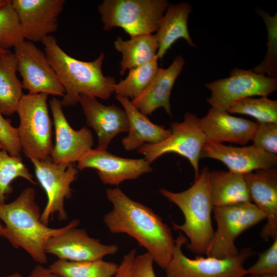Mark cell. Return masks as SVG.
<instances>
[{
	"instance_id": "1",
	"label": "cell",
	"mask_w": 277,
	"mask_h": 277,
	"mask_svg": "<svg viewBox=\"0 0 277 277\" xmlns=\"http://www.w3.org/2000/svg\"><path fill=\"white\" fill-rule=\"evenodd\" d=\"M112 209L104 217V222L113 233H124L136 240L147 250L153 261L165 269L175 248L171 229L148 207L134 201L119 188L106 190Z\"/></svg>"
},
{
	"instance_id": "2",
	"label": "cell",
	"mask_w": 277,
	"mask_h": 277,
	"mask_svg": "<svg viewBox=\"0 0 277 277\" xmlns=\"http://www.w3.org/2000/svg\"><path fill=\"white\" fill-rule=\"evenodd\" d=\"M42 43L50 64L65 90L61 101L62 106H75L81 95L103 100L111 96L116 81L102 72L103 53L93 61L84 62L67 54L51 35Z\"/></svg>"
},
{
	"instance_id": "3",
	"label": "cell",
	"mask_w": 277,
	"mask_h": 277,
	"mask_svg": "<svg viewBox=\"0 0 277 277\" xmlns=\"http://www.w3.org/2000/svg\"><path fill=\"white\" fill-rule=\"evenodd\" d=\"M41 216L32 187L24 189L12 202L0 204V221L5 225L9 242L15 248H23L33 260L43 265L47 262L45 245L48 240L64 232L73 220L54 229L43 224Z\"/></svg>"
},
{
	"instance_id": "4",
	"label": "cell",
	"mask_w": 277,
	"mask_h": 277,
	"mask_svg": "<svg viewBox=\"0 0 277 277\" xmlns=\"http://www.w3.org/2000/svg\"><path fill=\"white\" fill-rule=\"evenodd\" d=\"M209 171L207 167H204L193 185L184 191L173 192L163 188L159 191L182 211L184 223L182 225L173 223V229L186 234L189 240V243H186L187 248L197 255H206L214 233Z\"/></svg>"
},
{
	"instance_id": "5",
	"label": "cell",
	"mask_w": 277,
	"mask_h": 277,
	"mask_svg": "<svg viewBox=\"0 0 277 277\" xmlns=\"http://www.w3.org/2000/svg\"><path fill=\"white\" fill-rule=\"evenodd\" d=\"M48 94H23L17 108V131L22 151L30 160L50 157L53 148L52 125L47 100Z\"/></svg>"
},
{
	"instance_id": "6",
	"label": "cell",
	"mask_w": 277,
	"mask_h": 277,
	"mask_svg": "<svg viewBox=\"0 0 277 277\" xmlns=\"http://www.w3.org/2000/svg\"><path fill=\"white\" fill-rule=\"evenodd\" d=\"M169 5L166 0H105L98 10L104 30L120 27L133 36L156 32Z\"/></svg>"
},
{
	"instance_id": "7",
	"label": "cell",
	"mask_w": 277,
	"mask_h": 277,
	"mask_svg": "<svg viewBox=\"0 0 277 277\" xmlns=\"http://www.w3.org/2000/svg\"><path fill=\"white\" fill-rule=\"evenodd\" d=\"M187 239L180 233L175 240L172 258L165 269V277H244L245 261L253 254L251 248H244L236 255L218 259L197 255L191 259L183 253L182 247Z\"/></svg>"
},
{
	"instance_id": "8",
	"label": "cell",
	"mask_w": 277,
	"mask_h": 277,
	"mask_svg": "<svg viewBox=\"0 0 277 277\" xmlns=\"http://www.w3.org/2000/svg\"><path fill=\"white\" fill-rule=\"evenodd\" d=\"M217 228L207 256L223 259L239 253L235 239L244 231L265 219L264 214L252 202L213 207Z\"/></svg>"
},
{
	"instance_id": "9",
	"label": "cell",
	"mask_w": 277,
	"mask_h": 277,
	"mask_svg": "<svg viewBox=\"0 0 277 277\" xmlns=\"http://www.w3.org/2000/svg\"><path fill=\"white\" fill-rule=\"evenodd\" d=\"M170 129L171 134L165 140L156 144H144L137 149V152L149 164L167 153L182 155L189 161L196 180L200 175L199 162L202 148L207 142L201 127L200 118L187 112L183 122H172Z\"/></svg>"
},
{
	"instance_id": "10",
	"label": "cell",
	"mask_w": 277,
	"mask_h": 277,
	"mask_svg": "<svg viewBox=\"0 0 277 277\" xmlns=\"http://www.w3.org/2000/svg\"><path fill=\"white\" fill-rule=\"evenodd\" d=\"M211 92L207 99L212 108L227 111L234 102L253 96H267L277 90V78L258 74L251 70L235 68L229 76L206 83Z\"/></svg>"
},
{
	"instance_id": "11",
	"label": "cell",
	"mask_w": 277,
	"mask_h": 277,
	"mask_svg": "<svg viewBox=\"0 0 277 277\" xmlns=\"http://www.w3.org/2000/svg\"><path fill=\"white\" fill-rule=\"evenodd\" d=\"M30 160L34 165L36 177L47 196V203L41 213V221L48 226L50 216L55 213L60 221L66 220L64 201L71 196L70 185L76 179L77 168L74 163L55 164L50 156L44 160Z\"/></svg>"
},
{
	"instance_id": "12",
	"label": "cell",
	"mask_w": 277,
	"mask_h": 277,
	"mask_svg": "<svg viewBox=\"0 0 277 277\" xmlns=\"http://www.w3.org/2000/svg\"><path fill=\"white\" fill-rule=\"evenodd\" d=\"M17 70L24 89L29 93H46L64 96L65 90L46 55L33 43L24 41L14 47Z\"/></svg>"
},
{
	"instance_id": "13",
	"label": "cell",
	"mask_w": 277,
	"mask_h": 277,
	"mask_svg": "<svg viewBox=\"0 0 277 277\" xmlns=\"http://www.w3.org/2000/svg\"><path fill=\"white\" fill-rule=\"evenodd\" d=\"M79 223L78 220H73L72 225L64 232L51 237L45 245L46 253L61 260L87 261L103 259L117 251V245L103 244L90 237L85 229L77 228Z\"/></svg>"
},
{
	"instance_id": "14",
	"label": "cell",
	"mask_w": 277,
	"mask_h": 277,
	"mask_svg": "<svg viewBox=\"0 0 277 277\" xmlns=\"http://www.w3.org/2000/svg\"><path fill=\"white\" fill-rule=\"evenodd\" d=\"M65 0H13L11 4L17 15L24 39L42 42L56 31L58 16Z\"/></svg>"
},
{
	"instance_id": "15",
	"label": "cell",
	"mask_w": 277,
	"mask_h": 277,
	"mask_svg": "<svg viewBox=\"0 0 277 277\" xmlns=\"http://www.w3.org/2000/svg\"><path fill=\"white\" fill-rule=\"evenodd\" d=\"M55 127V145L50 156L56 164H69L77 162L92 149L94 139L91 131L86 127L73 129L66 120L61 101L53 97L49 101Z\"/></svg>"
},
{
	"instance_id": "16",
	"label": "cell",
	"mask_w": 277,
	"mask_h": 277,
	"mask_svg": "<svg viewBox=\"0 0 277 277\" xmlns=\"http://www.w3.org/2000/svg\"><path fill=\"white\" fill-rule=\"evenodd\" d=\"M87 168L96 169L102 182L110 185H118L152 171L150 164L144 158L121 157L96 148L88 151L77 161L78 169Z\"/></svg>"
},
{
	"instance_id": "17",
	"label": "cell",
	"mask_w": 277,
	"mask_h": 277,
	"mask_svg": "<svg viewBox=\"0 0 277 277\" xmlns=\"http://www.w3.org/2000/svg\"><path fill=\"white\" fill-rule=\"evenodd\" d=\"M243 175L251 202L267 220L260 233L262 238L266 241L277 239L276 169H260Z\"/></svg>"
},
{
	"instance_id": "18",
	"label": "cell",
	"mask_w": 277,
	"mask_h": 277,
	"mask_svg": "<svg viewBox=\"0 0 277 277\" xmlns=\"http://www.w3.org/2000/svg\"><path fill=\"white\" fill-rule=\"evenodd\" d=\"M201 157L219 160L229 171L241 174L275 168L277 164L276 155L261 150L253 145L233 147L220 143L207 142L202 148Z\"/></svg>"
},
{
	"instance_id": "19",
	"label": "cell",
	"mask_w": 277,
	"mask_h": 277,
	"mask_svg": "<svg viewBox=\"0 0 277 277\" xmlns=\"http://www.w3.org/2000/svg\"><path fill=\"white\" fill-rule=\"evenodd\" d=\"M78 103L86 123L96 133L97 149L106 150L112 140L121 132H128L129 122L124 110L115 105H105L96 98L81 95Z\"/></svg>"
},
{
	"instance_id": "20",
	"label": "cell",
	"mask_w": 277,
	"mask_h": 277,
	"mask_svg": "<svg viewBox=\"0 0 277 277\" xmlns=\"http://www.w3.org/2000/svg\"><path fill=\"white\" fill-rule=\"evenodd\" d=\"M200 125L207 142L245 145L252 140L258 123L211 107L200 118Z\"/></svg>"
},
{
	"instance_id": "21",
	"label": "cell",
	"mask_w": 277,
	"mask_h": 277,
	"mask_svg": "<svg viewBox=\"0 0 277 277\" xmlns=\"http://www.w3.org/2000/svg\"><path fill=\"white\" fill-rule=\"evenodd\" d=\"M185 64L182 56H176L167 68H159L154 77L145 91L132 100L134 106L145 115L151 114L159 107H163L172 115L170 96L173 85Z\"/></svg>"
},
{
	"instance_id": "22",
	"label": "cell",
	"mask_w": 277,
	"mask_h": 277,
	"mask_svg": "<svg viewBox=\"0 0 277 277\" xmlns=\"http://www.w3.org/2000/svg\"><path fill=\"white\" fill-rule=\"evenodd\" d=\"M116 98L123 106L128 118V134L122 140L125 150L137 149L145 144H156L170 135V129L153 123L134 106L128 98L116 95Z\"/></svg>"
},
{
	"instance_id": "23",
	"label": "cell",
	"mask_w": 277,
	"mask_h": 277,
	"mask_svg": "<svg viewBox=\"0 0 277 277\" xmlns=\"http://www.w3.org/2000/svg\"><path fill=\"white\" fill-rule=\"evenodd\" d=\"M191 11L192 6L188 3L169 5L154 35L158 44V59H162L171 46L181 38L191 47L196 48L188 29V19Z\"/></svg>"
},
{
	"instance_id": "24",
	"label": "cell",
	"mask_w": 277,
	"mask_h": 277,
	"mask_svg": "<svg viewBox=\"0 0 277 277\" xmlns=\"http://www.w3.org/2000/svg\"><path fill=\"white\" fill-rule=\"evenodd\" d=\"M209 183L213 207L251 202L243 174L229 170L210 171Z\"/></svg>"
},
{
	"instance_id": "25",
	"label": "cell",
	"mask_w": 277,
	"mask_h": 277,
	"mask_svg": "<svg viewBox=\"0 0 277 277\" xmlns=\"http://www.w3.org/2000/svg\"><path fill=\"white\" fill-rule=\"evenodd\" d=\"M114 46L122 55L121 75H123L127 69L144 65L157 58L158 44L155 35L152 34L130 36L127 41L118 37Z\"/></svg>"
},
{
	"instance_id": "26",
	"label": "cell",
	"mask_w": 277,
	"mask_h": 277,
	"mask_svg": "<svg viewBox=\"0 0 277 277\" xmlns=\"http://www.w3.org/2000/svg\"><path fill=\"white\" fill-rule=\"evenodd\" d=\"M17 61L14 53L0 55V110L3 114L16 112L24 94L22 83L16 76Z\"/></svg>"
},
{
	"instance_id": "27",
	"label": "cell",
	"mask_w": 277,
	"mask_h": 277,
	"mask_svg": "<svg viewBox=\"0 0 277 277\" xmlns=\"http://www.w3.org/2000/svg\"><path fill=\"white\" fill-rule=\"evenodd\" d=\"M118 265L103 259L71 261L58 259L48 269L60 277H113Z\"/></svg>"
},
{
	"instance_id": "28",
	"label": "cell",
	"mask_w": 277,
	"mask_h": 277,
	"mask_svg": "<svg viewBox=\"0 0 277 277\" xmlns=\"http://www.w3.org/2000/svg\"><path fill=\"white\" fill-rule=\"evenodd\" d=\"M158 58L140 67L129 70L127 77L113 86V92L132 100L138 97L147 88L159 67Z\"/></svg>"
},
{
	"instance_id": "29",
	"label": "cell",
	"mask_w": 277,
	"mask_h": 277,
	"mask_svg": "<svg viewBox=\"0 0 277 277\" xmlns=\"http://www.w3.org/2000/svg\"><path fill=\"white\" fill-rule=\"evenodd\" d=\"M17 177L24 178L33 185H36L33 175L29 172L21 157L10 155L3 149L0 150V204L12 192V182Z\"/></svg>"
},
{
	"instance_id": "30",
	"label": "cell",
	"mask_w": 277,
	"mask_h": 277,
	"mask_svg": "<svg viewBox=\"0 0 277 277\" xmlns=\"http://www.w3.org/2000/svg\"><path fill=\"white\" fill-rule=\"evenodd\" d=\"M226 111L252 116L259 123H277V101L267 96L240 100L233 103Z\"/></svg>"
},
{
	"instance_id": "31",
	"label": "cell",
	"mask_w": 277,
	"mask_h": 277,
	"mask_svg": "<svg viewBox=\"0 0 277 277\" xmlns=\"http://www.w3.org/2000/svg\"><path fill=\"white\" fill-rule=\"evenodd\" d=\"M258 13L264 21L267 32V50L264 60L251 70L258 74L266 73L269 77L277 78V13L273 16L263 10Z\"/></svg>"
},
{
	"instance_id": "32",
	"label": "cell",
	"mask_w": 277,
	"mask_h": 277,
	"mask_svg": "<svg viewBox=\"0 0 277 277\" xmlns=\"http://www.w3.org/2000/svg\"><path fill=\"white\" fill-rule=\"evenodd\" d=\"M25 40L11 1L0 8V49L9 50Z\"/></svg>"
},
{
	"instance_id": "33",
	"label": "cell",
	"mask_w": 277,
	"mask_h": 277,
	"mask_svg": "<svg viewBox=\"0 0 277 277\" xmlns=\"http://www.w3.org/2000/svg\"><path fill=\"white\" fill-rule=\"evenodd\" d=\"M258 123L253 136V145L264 152L277 154V123Z\"/></svg>"
},
{
	"instance_id": "34",
	"label": "cell",
	"mask_w": 277,
	"mask_h": 277,
	"mask_svg": "<svg viewBox=\"0 0 277 277\" xmlns=\"http://www.w3.org/2000/svg\"><path fill=\"white\" fill-rule=\"evenodd\" d=\"M257 261L246 269L248 274H277V239L265 251L259 253Z\"/></svg>"
},
{
	"instance_id": "35",
	"label": "cell",
	"mask_w": 277,
	"mask_h": 277,
	"mask_svg": "<svg viewBox=\"0 0 277 277\" xmlns=\"http://www.w3.org/2000/svg\"><path fill=\"white\" fill-rule=\"evenodd\" d=\"M0 110V142L4 149L11 156L21 157L22 148L17 129L2 115Z\"/></svg>"
},
{
	"instance_id": "36",
	"label": "cell",
	"mask_w": 277,
	"mask_h": 277,
	"mask_svg": "<svg viewBox=\"0 0 277 277\" xmlns=\"http://www.w3.org/2000/svg\"><path fill=\"white\" fill-rule=\"evenodd\" d=\"M153 262L148 252L135 256L132 266V276L156 277L153 269Z\"/></svg>"
},
{
	"instance_id": "37",
	"label": "cell",
	"mask_w": 277,
	"mask_h": 277,
	"mask_svg": "<svg viewBox=\"0 0 277 277\" xmlns=\"http://www.w3.org/2000/svg\"><path fill=\"white\" fill-rule=\"evenodd\" d=\"M135 255V249L130 250L126 254L113 277H133L132 266Z\"/></svg>"
},
{
	"instance_id": "38",
	"label": "cell",
	"mask_w": 277,
	"mask_h": 277,
	"mask_svg": "<svg viewBox=\"0 0 277 277\" xmlns=\"http://www.w3.org/2000/svg\"><path fill=\"white\" fill-rule=\"evenodd\" d=\"M28 277H60L42 265H36Z\"/></svg>"
},
{
	"instance_id": "39",
	"label": "cell",
	"mask_w": 277,
	"mask_h": 277,
	"mask_svg": "<svg viewBox=\"0 0 277 277\" xmlns=\"http://www.w3.org/2000/svg\"><path fill=\"white\" fill-rule=\"evenodd\" d=\"M0 236L4 238L9 241V236L4 226L0 222Z\"/></svg>"
},
{
	"instance_id": "40",
	"label": "cell",
	"mask_w": 277,
	"mask_h": 277,
	"mask_svg": "<svg viewBox=\"0 0 277 277\" xmlns=\"http://www.w3.org/2000/svg\"><path fill=\"white\" fill-rule=\"evenodd\" d=\"M248 276L244 277H277V274H249Z\"/></svg>"
},
{
	"instance_id": "41",
	"label": "cell",
	"mask_w": 277,
	"mask_h": 277,
	"mask_svg": "<svg viewBox=\"0 0 277 277\" xmlns=\"http://www.w3.org/2000/svg\"><path fill=\"white\" fill-rule=\"evenodd\" d=\"M3 277H22V276L20 273L16 272V273H13L12 274H9L8 275L3 276Z\"/></svg>"
},
{
	"instance_id": "42",
	"label": "cell",
	"mask_w": 277,
	"mask_h": 277,
	"mask_svg": "<svg viewBox=\"0 0 277 277\" xmlns=\"http://www.w3.org/2000/svg\"><path fill=\"white\" fill-rule=\"evenodd\" d=\"M8 1L9 0H0V8L6 5Z\"/></svg>"
},
{
	"instance_id": "43",
	"label": "cell",
	"mask_w": 277,
	"mask_h": 277,
	"mask_svg": "<svg viewBox=\"0 0 277 277\" xmlns=\"http://www.w3.org/2000/svg\"><path fill=\"white\" fill-rule=\"evenodd\" d=\"M8 51H9V50H4L0 49V55L3 54L4 53H6Z\"/></svg>"
},
{
	"instance_id": "44",
	"label": "cell",
	"mask_w": 277,
	"mask_h": 277,
	"mask_svg": "<svg viewBox=\"0 0 277 277\" xmlns=\"http://www.w3.org/2000/svg\"><path fill=\"white\" fill-rule=\"evenodd\" d=\"M4 149V147L2 145V144L1 143V142H0V150Z\"/></svg>"
}]
</instances>
